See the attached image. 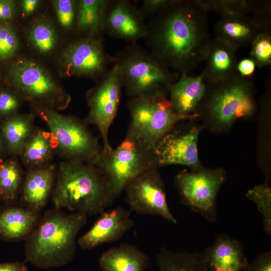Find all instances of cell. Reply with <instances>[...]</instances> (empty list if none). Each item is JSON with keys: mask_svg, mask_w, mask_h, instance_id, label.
Wrapping results in <instances>:
<instances>
[{"mask_svg": "<svg viewBox=\"0 0 271 271\" xmlns=\"http://www.w3.org/2000/svg\"><path fill=\"white\" fill-rule=\"evenodd\" d=\"M208 13L199 0H173L147 22L149 50L172 70L189 74L207 55Z\"/></svg>", "mask_w": 271, "mask_h": 271, "instance_id": "1", "label": "cell"}, {"mask_svg": "<svg viewBox=\"0 0 271 271\" xmlns=\"http://www.w3.org/2000/svg\"><path fill=\"white\" fill-rule=\"evenodd\" d=\"M87 215L66 214L55 208L46 212L25 244L26 260L39 268L59 267L67 264L76 252V239L85 225Z\"/></svg>", "mask_w": 271, "mask_h": 271, "instance_id": "2", "label": "cell"}, {"mask_svg": "<svg viewBox=\"0 0 271 271\" xmlns=\"http://www.w3.org/2000/svg\"><path fill=\"white\" fill-rule=\"evenodd\" d=\"M114 200L107 179L95 166L73 161L59 165L52 193L55 208L95 215Z\"/></svg>", "mask_w": 271, "mask_h": 271, "instance_id": "3", "label": "cell"}, {"mask_svg": "<svg viewBox=\"0 0 271 271\" xmlns=\"http://www.w3.org/2000/svg\"><path fill=\"white\" fill-rule=\"evenodd\" d=\"M112 61L118 66L123 87L131 97L167 96L179 77L137 42L117 52Z\"/></svg>", "mask_w": 271, "mask_h": 271, "instance_id": "4", "label": "cell"}, {"mask_svg": "<svg viewBox=\"0 0 271 271\" xmlns=\"http://www.w3.org/2000/svg\"><path fill=\"white\" fill-rule=\"evenodd\" d=\"M127 107L130 121L125 138L151 150L177 123L200 115L176 113L167 96L131 97Z\"/></svg>", "mask_w": 271, "mask_h": 271, "instance_id": "5", "label": "cell"}, {"mask_svg": "<svg viewBox=\"0 0 271 271\" xmlns=\"http://www.w3.org/2000/svg\"><path fill=\"white\" fill-rule=\"evenodd\" d=\"M252 79L235 73L225 80L206 82V92L200 105L215 126L227 127L237 119L253 114L255 105Z\"/></svg>", "mask_w": 271, "mask_h": 271, "instance_id": "6", "label": "cell"}, {"mask_svg": "<svg viewBox=\"0 0 271 271\" xmlns=\"http://www.w3.org/2000/svg\"><path fill=\"white\" fill-rule=\"evenodd\" d=\"M94 166L107 179L114 199L135 177L158 167L154 150L126 138L109 154L101 153Z\"/></svg>", "mask_w": 271, "mask_h": 271, "instance_id": "7", "label": "cell"}, {"mask_svg": "<svg viewBox=\"0 0 271 271\" xmlns=\"http://www.w3.org/2000/svg\"><path fill=\"white\" fill-rule=\"evenodd\" d=\"M60 153L67 161L94 165L102 147L86 125L78 119L50 109L40 112Z\"/></svg>", "mask_w": 271, "mask_h": 271, "instance_id": "8", "label": "cell"}, {"mask_svg": "<svg viewBox=\"0 0 271 271\" xmlns=\"http://www.w3.org/2000/svg\"><path fill=\"white\" fill-rule=\"evenodd\" d=\"M225 178L221 168L195 169L181 171L175 181L183 203L208 221L213 222L217 217V193Z\"/></svg>", "mask_w": 271, "mask_h": 271, "instance_id": "9", "label": "cell"}, {"mask_svg": "<svg viewBox=\"0 0 271 271\" xmlns=\"http://www.w3.org/2000/svg\"><path fill=\"white\" fill-rule=\"evenodd\" d=\"M123 87L119 69L115 64L87 94L90 110L88 121L95 125L102 138L101 154H109L113 150L108 141L109 128L116 115Z\"/></svg>", "mask_w": 271, "mask_h": 271, "instance_id": "10", "label": "cell"}, {"mask_svg": "<svg viewBox=\"0 0 271 271\" xmlns=\"http://www.w3.org/2000/svg\"><path fill=\"white\" fill-rule=\"evenodd\" d=\"M66 75L101 79L108 71L112 57L106 53L102 37L84 36L70 43L62 57Z\"/></svg>", "mask_w": 271, "mask_h": 271, "instance_id": "11", "label": "cell"}, {"mask_svg": "<svg viewBox=\"0 0 271 271\" xmlns=\"http://www.w3.org/2000/svg\"><path fill=\"white\" fill-rule=\"evenodd\" d=\"M124 190L126 201L132 211L159 216L174 224L177 223L168 206L164 183L158 168L140 174Z\"/></svg>", "mask_w": 271, "mask_h": 271, "instance_id": "12", "label": "cell"}, {"mask_svg": "<svg viewBox=\"0 0 271 271\" xmlns=\"http://www.w3.org/2000/svg\"><path fill=\"white\" fill-rule=\"evenodd\" d=\"M10 79L15 87L27 99L53 103L62 98V91L49 73L34 61H16L10 70Z\"/></svg>", "mask_w": 271, "mask_h": 271, "instance_id": "13", "label": "cell"}, {"mask_svg": "<svg viewBox=\"0 0 271 271\" xmlns=\"http://www.w3.org/2000/svg\"><path fill=\"white\" fill-rule=\"evenodd\" d=\"M104 33L130 43L144 39L147 22L136 4L128 0H109L104 19Z\"/></svg>", "mask_w": 271, "mask_h": 271, "instance_id": "14", "label": "cell"}, {"mask_svg": "<svg viewBox=\"0 0 271 271\" xmlns=\"http://www.w3.org/2000/svg\"><path fill=\"white\" fill-rule=\"evenodd\" d=\"M172 130L160 140L154 149L158 167L180 165L197 168L199 129L193 127L185 132Z\"/></svg>", "mask_w": 271, "mask_h": 271, "instance_id": "15", "label": "cell"}, {"mask_svg": "<svg viewBox=\"0 0 271 271\" xmlns=\"http://www.w3.org/2000/svg\"><path fill=\"white\" fill-rule=\"evenodd\" d=\"M271 18L247 15L222 16L215 23V37L238 49L250 45L260 33L270 31Z\"/></svg>", "mask_w": 271, "mask_h": 271, "instance_id": "16", "label": "cell"}, {"mask_svg": "<svg viewBox=\"0 0 271 271\" xmlns=\"http://www.w3.org/2000/svg\"><path fill=\"white\" fill-rule=\"evenodd\" d=\"M133 223L129 212L121 207L104 211L77 243L83 249H91L116 241L132 228Z\"/></svg>", "mask_w": 271, "mask_h": 271, "instance_id": "17", "label": "cell"}, {"mask_svg": "<svg viewBox=\"0 0 271 271\" xmlns=\"http://www.w3.org/2000/svg\"><path fill=\"white\" fill-rule=\"evenodd\" d=\"M202 254L208 271H243L249 264L242 244L226 234L217 236Z\"/></svg>", "mask_w": 271, "mask_h": 271, "instance_id": "18", "label": "cell"}, {"mask_svg": "<svg viewBox=\"0 0 271 271\" xmlns=\"http://www.w3.org/2000/svg\"><path fill=\"white\" fill-rule=\"evenodd\" d=\"M206 90V83L202 73L195 77L187 73L181 74L169 92V99L173 110L182 115L197 113Z\"/></svg>", "mask_w": 271, "mask_h": 271, "instance_id": "19", "label": "cell"}, {"mask_svg": "<svg viewBox=\"0 0 271 271\" xmlns=\"http://www.w3.org/2000/svg\"><path fill=\"white\" fill-rule=\"evenodd\" d=\"M237 50L216 37L211 39L206 67L202 72L207 83L226 80L236 73Z\"/></svg>", "mask_w": 271, "mask_h": 271, "instance_id": "20", "label": "cell"}, {"mask_svg": "<svg viewBox=\"0 0 271 271\" xmlns=\"http://www.w3.org/2000/svg\"><path fill=\"white\" fill-rule=\"evenodd\" d=\"M150 264V258L145 252L128 243L110 248L99 259L101 271H146Z\"/></svg>", "mask_w": 271, "mask_h": 271, "instance_id": "21", "label": "cell"}, {"mask_svg": "<svg viewBox=\"0 0 271 271\" xmlns=\"http://www.w3.org/2000/svg\"><path fill=\"white\" fill-rule=\"evenodd\" d=\"M54 167L44 166L31 170L27 175L22 193L27 208L38 211L46 204L52 191Z\"/></svg>", "mask_w": 271, "mask_h": 271, "instance_id": "22", "label": "cell"}, {"mask_svg": "<svg viewBox=\"0 0 271 271\" xmlns=\"http://www.w3.org/2000/svg\"><path fill=\"white\" fill-rule=\"evenodd\" d=\"M38 219V211L29 208L12 207L0 212V236L14 240L29 236Z\"/></svg>", "mask_w": 271, "mask_h": 271, "instance_id": "23", "label": "cell"}, {"mask_svg": "<svg viewBox=\"0 0 271 271\" xmlns=\"http://www.w3.org/2000/svg\"><path fill=\"white\" fill-rule=\"evenodd\" d=\"M109 0H81L78 2L75 27L86 37H102L104 15Z\"/></svg>", "mask_w": 271, "mask_h": 271, "instance_id": "24", "label": "cell"}, {"mask_svg": "<svg viewBox=\"0 0 271 271\" xmlns=\"http://www.w3.org/2000/svg\"><path fill=\"white\" fill-rule=\"evenodd\" d=\"M160 271H208L202 253L176 252L162 247L156 256Z\"/></svg>", "mask_w": 271, "mask_h": 271, "instance_id": "25", "label": "cell"}, {"mask_svg": "<svg viewBox=\"0 0 271 271\" xmlns=\"http://www.w3.org/2000/svg\"><path fill=\"white\" fill-rule=\"evenodd\" d=\"M56 142L50 132L37 130L25 144L21 154L27 165L34 169L44 166L51 158Z\"/></svg>", "mask_w": 271, "mask_h": 271, "instance_id": "26", "label": "cell"}, {"mask_svg": "<svg viewBox=\"0 0 271 271\" xmlns=\"http://www.w3.org/2000/svg\"><path fill=\"white\" fill-rule=\"evenodd\" d=\"M33 119L30 115L15 116L3 125V136L11 152L21 154L27 141L34 132Z\"/></svg>", "mask_w": 271, "mask_h": 271, "instance_id": "27", "label": "cell"}, {"mask_svg": "<svg viewBox=\"0 0 271 271\" xmlns=\"http://www.w3.org/2000/svg\"><path fill=\"white\" fill-rule=\"evenodd\" d=\"M21 181L18 165L10 161L0 164V198L5 202L13 201L16 197Z\"/></svg>", "mask_w": 271, "mask_h": 271, "instance_id": "28", "label": "cell"}, {"mask_svg": "<svg viewBox=\"0 0 271 271\" xmlns=\"http://www.w3.org/2000/svg\"><path fill=\"white\" fill-rule=\"evenodd\" d=\"M28 38L33 46L42 53L52 51L57 43V36L53 26L43 20L37 21L32 26Z\"/></svg>", "mask_w": 271, "mask_h": 271, "instance_id": "29", "label": "cell"}, {"mask_svg": "<svg viewBox=\"0 0 271 271\" xmlns=\"http://www.w3.org/2000/svg\"><path fill=\"white\" fill-rule=\"evenodd\" d=\"M209 12L213 11L221 17L247 15L254 12L257 1L250 0H199Z\"/></svg>", "mask_w": 271, "mask_h": 271, "instance_id": "30", "label": "cell"}, {"mask_svg": "<svg viewBox=\"0 0 271 271\" xmlns=\"http://www.w3.org/2000/svg\"><path fill=\"white\" fill-rule=\"evenodd\" d=\"M246 197L253 201L262 215L264 229L271 234V188L267 182L254 186L249 190Z\"/></svg>", "mask_w": 271, "mask_h": 271, "instance_id": "31", "label": "cell"}, {"mask_svg": "<svg viewBox=\"0 0 271 271\" xmlns=\"http://www.w3.org/2000/svg\"><path fill=\"white\" fill-rule=\"evenodd\" d=\"M250 57L257 67L262 68L271 63V33L264 31L258 34L251 44Z\"/></svg>", "mask_w": 271, "mask_h": 271, "instance_id": "32", "label": "cell"}, {"mask_svg": "<svg viewBox=\"0 0 271 271\" xmlns=\"http://www.w3.org/2000/svg\"><path fill=\"white\" fill-rule=\"evenodd\" d=\"M19 46V39L14 27L10 24L0 23V61L13 57Z\"/></svg>", "mask_w": 271, "mask_h": 271, "instance_id": "33", "label": "cell"}, {"mask_svg": "<svg viewBox=\"0 0 271 271\" xmlns=\"http://www.w3.org/2000/svg\"><path fill=\"white\" fill-rule=\"evenodd\" d=\"M54 7L59 23L66 30L75 26L78 3L72 0L53 1Z\"/></svg>", "mask_w": 271, "mask_h": 271, "instance_id": "34", "label": "cell"}, {"mask_svg": "<svg viewBox=\"0 0 271 271\" xmlns=\"http://www.w3.org/2000/svg\"><path fill=\"white\" fill-rule=\"evenodd\" d=\"M173 0H144L140 10L146 20L152 18L168 7Z\"/></svg>", "mask_w": 271, "mask_h": 271, "instance_id": "35", "label": "cell"}, {"mask_svg": "<svg viewBox=\"0 0 271 271\" xmlns=\"http://www.w3.org/2000/svg\"><path fill=\"white\" fill-rule=\"evenodd\" d=\"M19 100L14 94L5 91H0V114L7 115L16 111Z\"/></svg>", "mask_w": 271, "mask_h": 271, "instance_id": "36", "label": "cell"}, {"mask_svg": "<svg viewBox=\"0 0 271 271\" xmlns=\"http://www.w3.org/2000/svg\"><path fill=\"white\" fill-rule=\"evenodd\" d=\"M243 271H271V252L260 253Z\"/></svg>", "mask_w": 271, "mask_h": 271, "instance_id": "37", "label": "cell"}, {"mask_svg": "<svg viewBox=\"0 0 271 271\" xmlns=\"http://www.w3.org/2000/svg\"><path fill=\"white\" fill-rule=\"evenodd\" d=\"M255 62L250 58H244L237 61L236 73L244 78H252L256 67Z\"/></svg>", "mask_w": 271, "mask_h": 271, "instance_id": "38", "label": "cell"}, {"mask_svg": "<svg viewBox=\"0 0 271 271\" xmlns=\"http://www.w3.org/2000/svg\"><path fill=\"white\" fill-rule=\"evenodd\" d=\"M16 11L15 3L11 0H0V14L3 21L12 19Z\"/></svg>", "mask_w": 271, "mask_h": 271, "instance_id": "39", "label": "cell"}, {"mask_svg": "<svg viewBox=\"0 0 271 271\" xmlns=\"http://www.w3.org/2000/svg\"><path fill=\"white\" fill-rule=\"evenodd\" d=\"M0 271H28L27 266L22 262L0 263Z\"/></svg>", "mask_w": 271, "mask_h": 271, "instance_id": "40", "label": "cell"}, {"mask_svg": "<svg viewBox=\"0 0 271 271\" xmlns=\"http://www.w3.org/2000/svg\"><path fill=\"white\" fill-rule=\"evenodd\" d=\"M40 1L39 0H23L21 2V8L25 15L31 14L38 7Z\"/></svg>", "mask_w": 271, "mask_h": 271, "instance_id": "41", "label": "cell"}, {"mask_svg": "<svg viewBox=\"0 0 271 271\" xmlns=\"http://www.w3.org/2000/svg\"><path fill=\"white\" fill-rule=\"evenodd\" d=\"M2 150V144H1V140H0V154L1 153Z\"/></svg>", "mask_w": 271, "mask_h": 271, "instance_id": "42", "label": "cell"}]
</instances>
